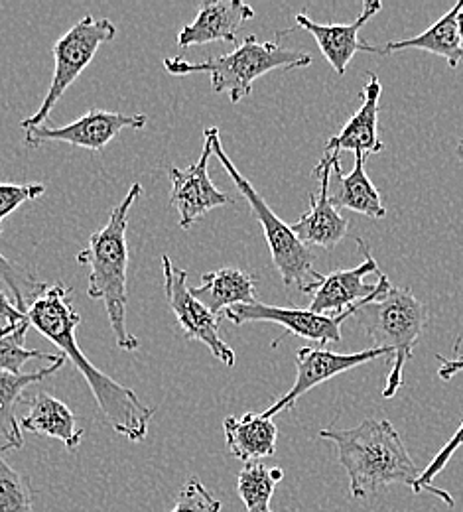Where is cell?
I'll return each instance as SVG.
<instances>
[{"label":"cell","mask_w":463,"mask_h":512,"mask_svg":"<svg viewBox=\"0 0 463 512\" xmlns=\"http://www.w3.org/2000/svg\"><path fill=\"white\" fill-rule=\"evenodd\" d=\"M69 294L71 290L62 282L48 286L26 314L30 327L60 347L67 361L75 365L89 384L97 406L111 428L129 442L138 444L148 436V424L154 418L156 408L142 404L133 388L117 383L85 357L75 339V327L81 323V316L75 312Z\"/></svg>","instance_id":"1"},{"label":"cell","mask_w":463,"mask_h":512,"mask_svg":"<svg viewBox=\"0 0 463 512\" xmlns=\"http://www.w3.org/2000/svg\"><path fill=\"white\" fill-rule=\"evenodd\" d=\"M383 8V4L379 0H367L363 4L361 14L357 16L355 22L351 24H320L314 22L308 14H298L296 16V24L300 28H304L306 32H310L322 54L326 56V60L330 62L333 71L337 75H343L347 71V65L353 60L355 54L359 52H367V54H381V48L377 46H369L365 42H361L359 32L361 28Z\"/></svg>","instance_id":"15"},{"label":"cell","mask_w":463,"mask_h":512,"mask_svg":"<svg viewBox=\"0 0 463 512\" xmlns=\"http://www.w3.org/2000/svg\"><path fill=\"white\" fill-rule=\"evenodd\" d=\"M438 361L442 363L438 369V377L442 381H450L454 379L458 373L463 371V357H456V359H446L442 355H438Z\"/></svg>","instance_id":"32"},{"label":"cell","mask_w":463,"mask_h":512,"mask_svg":"<svg viewBox=\"0 0 463 512\" xmlns=\"http://www.w3.org/2000/svg\"><path fill=\"white\" fill-rule=\"evenodd\" d=\"M458 154H460V160H462L463 164V138L460 140V146H458Z\"/></svg>","instance_id":"34"},{"label":"cell","mask_w":463,"mask_h":512,"mask_svg":"<svg viewBox=\"0 0 463 512\" xmlns=\"http://www.w3.org/2000/svg\"><path fill=\"white\" fill-rule=\"evenodd\" d=\"M359 304L341 316H322V314H314L310 310L278 308V306H266L263 302H255L249 306L229 308L223 314V318H227L235 325H243V323H251V321L278 323L286 329V333L304 337L308 341H316L322 347H326L328 343L341 341V323L349 316H355V312L359 310Z\"/></svg>","instance_id":"13"},{"label":"cell","mask_w":463,"mask_h":512,"mask_svg":"<svg viewBox=\"0 0 463 512\" xmlns=\"http://www.w3.org/2000/svg\"><path fill=\"white\" fill-rule=\"evenodd\" d=\"M223 434L231 455L245 463H259L276 451L278 428L274 420L263 414L247 412L241 418L229 416L223 422Z\"/></svg>","instance_id":"20"},{"label":"cell","mask_w":463,"mask_h":512,"mask_svg":"<svg viewBox=\"0 0 463 512\" xmlns=\"http://www.w3.org/2000/svg\"><path fill=\"white\" fill-rule=\"evenodd\" d=\"M282 479L284 471L280 467H266L261 461L247 463L237 477V495L247 512H274L270 499Z\"/></svg>","instance_id":"24"},{"label":"cell","mask_w":463,"mask_h":512,"mask_svg":"<svg viewBox=\"0 0 463 512\" xmlns=\"http://www.w3.org/2000/svg\"><path fill=\"white\" fill-rule=\"evenodd\" d=\"M377 276L375 292L359 304L355 316L375 349L393 353V367L383 388V396L393 398L404 384V367L426 329L428 310L408 288L391 284L385 272Z\"/></svg>","instance_id":"4"},{"label":"cell","mask_w":463,"mask_h":512,"mask_svg":"<svg viewBox=\"0 0 463 512\" xmlns=\"http://www.w3.org/2000/svg\"><path fill=\"white\" fill-rule=\"evenodd\" d=\"M458 36H460V42H462L463 46V10H460V14H458Z\"/></svg>","instance_id":"33"},{"label":"cell","mask_w":463,"mask_h":512,"mask_svg":"<svg viewBox=\"0 0 463 512\" xmlns=\"http://www.w3.org/2000/svg\"><path fill=\"white\" fill-rule=\"evenodd\" d=\"M255 16L253 6L241 0H215L205 2L199 8L192 24L184 26L178 34V46L182 50L205 46L211 42H237V30Z\"/></svg>","instance_id":"17"},{"label":"cell","mask_w":463,"mask_h":512,"mask_svg":"<svg viewBox=\"0 0 463 512\" xmlns=\"http://www.w3.org/2000/svg\"><path fill=\"white\" fill-rule=\"evenodd\" d=\"M365 154L357 152L355 154V164L353 170L343 176L341 172V160L333 162L331 168V178L337 182V192L330 193L331 203L339 209L345 207L349 211H355L359 215H365L369 219H385L387 207L381 199V193L373 186L365 172Z\"/></svg>","instance_id":"21"},{"label":"cell","mask_w":463,"mask_h":512,"mask_svg":"<svg viewBox=\"0 0 463 512\" xmlns=\"http://www.w3.org/2000/svg\"><path fill=\"white\" fill-rule=\"evenodd\" d=\"M381 357L393 361L391 351L375 349V347L359 353H333L326 347H302L296 353V381L280 400H276L268 410L263 412V416L274 420L276 414L294 410L298 398L308 394L312 388L328 383L333 377L343 375L351 369L377 361Z\"/></svg>","instance_id":"9"},{"label":"cell","mask_w":463,"mask_h":512,"mask_svg":"<svg viewBox=\"0 0 463 512\" xmlns=\"http://www.w3.org/2000/svg\"><path fill=\"white\" fill-rule=\"evenodd\" d=\"M28 412L20 418V428L32 434L48 436L60 440L66 449L75 451L81 444L83 428L77 426V420L69 406L48 392H38L32 400L26 402Z\"/></svg>","instance_id":"19"},{"label":"cell","mask_w":463,"mask_h":512,"mask_svg":"<svg viewBox=\"0 0 463 512\" xmlns=\"http://www.w3.org/2000/svg\"><path fill=\"white\" fill-rule=\"evenodd\" d=\"M46 188L42 184H0V233H2V221L16 211L26 201H34L40 195H44Z\"/></svg>","instance_id":"30"},{"label":"cell","mask_w":463,"mask_h":512,"mask_svg":"<svg viewBox=\"0 0 463 512\" xmlns=\"http://www.w3.org/2000/svg\"><path fill=\"white\" fill-rule=\"evenodd\" d=\"M0 280L8 286L16 308L22 314H28L30 306L46 292V284L36 280L32 274L18 268L14 262H10L6 256L0 253Z\"/></svg>","instance_id":"26"},{"label":"cell","mask_w":463,"mask_h":512,"mask_svg":"<svg viewBox=\"0 0 463 512\" xmlns=\"http://www.w3.org/2000/svg\"><path fill=\"white\" fill-rule=\"evenodd\" d=\"M66 361V357L62 355L56 363H50L48 367L38 369L34 373L0 371V434L4 440L0 451H16L24 448V436H22L20 422L14 416V406L30 384L42 383L44 379L52 377L66 365Z\"/></svg>","instance_id":"23"},{"label":"cell","mask_w":463,"mask_h":512,"mask_svg":"<svg viewBox=\"0 0 463 512\" xmlns=\"http://www.w3.org/2000/svg\"><path fill=\"white\" fill-rule=\"evenodd\" d=\"M463 10V0L454 4L438 22L426 28L422 34L406 40H397L381 46V56H389L402 50H424L444 58L450 67L463 64V46L458 36V14Z\"/></svg>","instance_id":"22"},{"label":"cell","mask_w":463,"mask_h":512,"mask_svg":"<svg viewBox=\"0 0 463 512\" xmlns=\"http://www.w3.org/2000/svg\"><path fill=\"white\" fill-rule=\"evenodd\" d=\"M203 138H207L211 142L213 156L221 162V166L225 168L229 178L235 182L237 190L249 201L251 211L255 213V217L263 225L274 268L280 272V278H282L284 286H288V288L298 286L300 290H304L308 284L314 282V276H316L314 256L310 253V249L292 233L290 225H286L270 209L265 197L257 192L253 188V184L237 170V166L231 162V158L227 156V152L221 144V136H219L217 127L205 128Z\"/></svg>","instance_id":"6"},{"label":"cell","mask_w":463,"mask_h":512,"mask_svg":"<svg viewBox=\"0 0 463 512\" xmlns=\"http://www.w3.org/2000/svg\"><path fill=\"white\" fill-rule=\"evenodd\" d=\"M22 321H26V314H22L16 308V304L0 290V333H4L8 329H14Z\"/></svg>","instance_id":"31"},{"label":"cell","mask_w":463,"mask_h":512,"mask_svg":"<svg viewBox=\"0 0 463 512\" xmlns=\"http://www.w3.org/2000/svg\"><path fill=\"white\" fill-rule=\"evenodd\" d=\"M117 36V26L109 18H95L87 14L75 26H71L66 34L54 46V79L48 87V93L40 105V109L22 121L20 127H40L48 121L52 109L64 97L67 89L79 79L83 69L91 64L95 54L105 42H111Z\"/></svg>","instance_id":"7"},{"label":"cell","mask_w":463,"mask_h":512,"mask_svg":"<svg viewBox=\"0 0 463 512\" xmlns=\"http://www.w3.org/2000/svg\"><path fill=\"white\" fill-rule=\"evenodd\" d=\"M341 154H324L320 164L314 168V178L320 180V192L310 193V209L296 223L290 225L292 233L310 249L320 247L324 251H333L347 235L349 221L339 213L331 203L330 182L333 162Z\"/></svg>","instance_id":"12"},{"label":"cell","mask_w":463,"mask_h":512,"mask_svg":"<svg viewBox=\"0 0 463 512\" xmlns=\"http://www.w3.org/2000/svg\"><path fill=\"white\" fill-rule=\"evenodd\" d=\"M357 245L365 256L357 268L333 270L330 274L316 272L314 282L302 290L306 294H312V302L308 308L310 312L322 316H341L375 292V284H367L365 278L373 272L379 274L381 268L363 239H357Z\"/></svg>","instance_id":"11"},{"label":"cell","mask_w":463,"mask_h":512,"mask_svg":"<svg viewBox=\"0 0 463 512\" xmlns=\"http://www.w3.org/2000/svg\"><path fill=\"white\" fill-rule=\"evenodd\" d=\"M463 446V420L462 424H460V428H458V432L450 438V442L444 446V448L440 449L438 453H436V457H432V461L428 463V467L422 471V475H420V479H418V483H416V489H414V495H422V493H430V495H434V497H438L440 501H444L448 507H454L456 505V501H454V497L448 493V491H444V489H438L436 485H434V479L444 471V467L450 463V459L454 457V453L458 451V449Z\"/></svg>","instance_id":"28"},{"label":"cell","mask_w":463,"mask_h":512,"mask_svg":"<svg viewBox=\"0 0 463 512\" xmlns=\"http://www.w3.org/2000/svg\"><path fill=\"white\" fill-rule=\"evenodd\" d=\"M223 505L217 501L196 475L188 477V481L180 487L174 507L170 512H221Z\"/></svg>","instance_id":"29"},{"label":"cell","mask_w":463,"mask_h":512,"mask_svg":"<svg viewBox=\"0 0 463 512\" xmlns=\"http://www.w3.org/2000/svg\"><path fill=\"white\" fill-rule=\"evenodd\" d=\"M140 193V184H133L125 199L113 209L107 225L101 231L93 233L89 239V247L77 255L79 264L89 266L87 296L91 300L105 302L117 345L123 351H136L140 345L138 339L127 329V227L131 207L140 197Z\"/></svg>","instance_id":"3"},{"label":"cell","mask_w":463,"mask_h":512,"mask_svg":"<svg viewBox=\"0 0 463 512\" xmlns=\"http://www.w3.org/2000/svg\"><path fill=\"white\" fill-rule=\"evenodd\" d=\"M0 512H34L30 479L0 455Z\"/></svg>","instance_id":"27"},{"label":"cell","mask_w":463,"mask_h":512,"mask_svg":"<svg viewBox=\"0 0 463 512\" xmlns=\"http://www.w3.org/2000/svg\"><path fill=\"white\" fill-rule=\"evenodd\" d=\"M28 329H30V321L26 318V321L16 325L14 329H8V331L0 333V371L22 373V367L28 361L38 359V361L56 363L62 357V355H50V353L26 349L24 339H26Z\"/></svg>","instance_id":"25"},{"label":"cell","mask_w":463,"mask_h":512,"mask_svg":"<svg viewBox=\"0 0 463 512\" xmlns=\"http://www.w3.org/2000/svg\"><path fill=\"white\" fill-rule=\"evenodd\" d=\"M312 56L296 50H288L276 42H259L255 36H247L241 46L231 54L211 58L199 64L182 58H166L164 67L172 75L209 73L211 89L215 93H229L233 105L243 101L253 83L274 69H298L312 65Z\"/></svg>","instance_id":"5"},{"label":"cell","mask_w":463,"mask_h":512,"mask_svg":"<svg viewBox=\"0 0 463 512\" xmlns=\"http://www.w3.org/2000/svg\"><path fill=\"white\" fill-rule=\"evenodd\" d=\"M190 292L217 318H223L229 308L259 302L257 276L233 266L205 272L201 276V284L190 288Z\"/></svg>","instance_id":"18"},{"label":"cell","mask_w":463,"mask_h":512,"mask_svg":"<svg viewBox=\"0 0 463 512\" xmlns=\"http://www.w3.org/2000/svg\"><path fill=\"white\" fill-rule=\"evenodd\" d=\"M164 268V294L168 300L170 310L174 312L176 320L180 321L184 335L188 341H201L215 359L233 367L237 357L233 349L221 339L219 335V320L213 316L203 304L192 296L188 286V270L178 268L170 256H162Z\"/></svg>","instance_id":"8"},{"label":"cell","mask_w":463,"mask_h":512,"mask_svg":"<svg viewBox=\"0 0 463 512\" xmlns=\"http://www.w3.org/2000/svg\"><path fill=\"white\" fill-rule=\"evenodd\" d=\"M146 121V115H123L103 109H89L83 117L64 127L44 123L40 127L28 128L24 142L30 148H38L46 142H66L91 152H101L121 130H140Z\"/></svg>","instance_id":"10"},{"label":"cell","mask_w":463,"mask_h":512,"mask_svg":"<svg viewBox=\"0 0 463 512\" xmlns=\"http://www.w3.org/2000/svg\"><path fill=\"white\" fill-rule=\"evenodd\" d=\"M203 150L198 162L188 168H172L170 180H172V192L170 203L176 207L180 215V227L190 229L199 217L209 213L215 207H223L231 203V197L227 193L215 188V184L209 178L207 166L213 156L211 142L203 138Z\"/></svg>","instance_id":"14"},{"label":"cell","mask_w":463,"mask_h":512,"mask_svg":"<svg viewBox=\"0 0 463 512\" xmlns=\"http://www.w3.org/2000/svg\"><path fill=\"white\" fill-rule=\"evenodd\" d=\"M383 85L379 77L371 71L367 73V83L361 91L363 103L361 107L351 115V119L343 125V128L331 136L326 144L324 154H341L347 152H361L365 156L369 154H381L385 150V142L379 138V101H381Z\"/></svg>","instance_id":"16"},{"label":"cell","mask_w":463,"mask_h":512,"mask_svg":"<svg viewBox=\"0 0 463 512\" xmlns=\"http://www.w3.org/2000/svg\"><path fill=\"white\" fill-rule=\"evenodd\" d=\"M320 438L335 444L351 499H365L391 485H406L414 493L422 471L389 420L365 418L347 430H322Z\"/></svg>","instance_id":"2"}]
</instances>
